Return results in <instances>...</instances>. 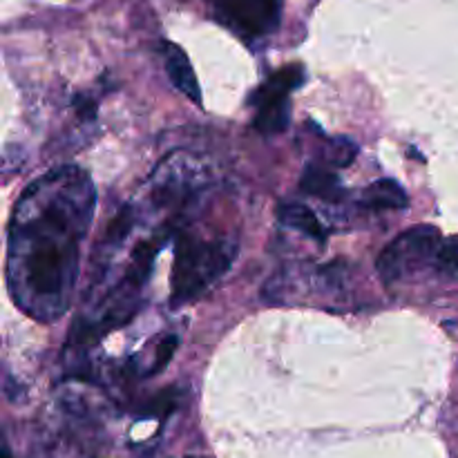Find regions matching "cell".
I'll use <instances>...</instances> for the list:
<instances>
[{"mask_svg": "<svg viewBox=\"0 0 458 458\" xmlns=\"http://www.w3.org/2000/svg\"><path fill=\"white\" fill-rule=\"evenodd\" d=\"M277 219H280L282 226L304 233V235L311 237V240L316 242L327 240L325 226H322L318 215L313 213L309 206L298 204V201H286V204H280V208H277Z\"/></svg>", "mask_w": 458, "mask_h": 458, "instance_id": "obj_8", "label": "cell"}, {"mask_svg": "<svg viewBox=\"0 0 458 458\" xmlns=\"http://www.w3.org/2000/svg\"><path fill=\"white\" fill-rule=\"evenodd\" d=\"M161 56H164L165 72H168V79L173 81L174 88L188 98V101L201 106V89L199 81H197L195 70H192V63L188 58V54L183 52L179 45L174 43H161Z\"/></svg>", "mask_w": 458, "mask_h": 458, "instance_id": "obj_6", "label": "cell"}, {"mask_svg": "<svg viewBox=\"0 0 458 458\" xmlns=\"http://www.w3.org/2000/svg\"><path fill=\"white\" fill-rule=\"evenodd\" d=\"M362 204L374 210H405L410 206V197H407L405 188L394 179H378L371 186H367Z\"/></svg>", "mask_w": 458, "mask_h": 458, "instance_id": "obj_9", "label": "cell"}, {"mask_svg": "<svg viewBox=\"0 0 458 458\" xmlns=\"http://www.w3.org/2000/svg\"><path fill=\"white\" fill-rule=\"evenodd\" d=\"M179 340H182V338H179V334H168L165 338L159 340V344H157V349H155V356H152L150 367H148L146 378H150V376H157L159 371H164L165 367H168V362L173 360L174 352H177Z\"/></svg>", "mask_w": 458, "mask_h": 458, "instance_id": "obj_11", "label": "cell"}, {"mask_svg": "<svg viewBox=\"0 0 458 458\" xmlns=\"http://www.w3.org/2000/svg\"><path fill=\"white\" fill-rule=\"evenodd\" d=\"M307 79L302 65H284L273 72L253 94L249 103L253 106V128L262 137L282 134L291 123V94Z\"/></svg>", "mask_w": 458, "mask_h": 458, "instance_id": "obj_4", "label": "cell"}, {"mask_svg": "<svg viewBox=\"0 0 458 458\" xmlns=\"http://www.w3.org/2000/svg\"><path fill=\"white\" fill-rule=\"evenodd\" d=\"M237 242L228 235L204 237L182 231L174 240V267L170 277V307L199 300L215 282L231 271L237 258Z\"/></svg>", "mask_w": 458, "mask_h": 458, "instance_id": "obj_2", "label": "cell"}, {"mask_svg": "<svg viewBox=\"0 0 458 458\" xmlns=\"http://www.w3.org/2000/svg\"><path fill=\"white\" fill-rule=\"evenodd\" d=\"M97 208V191L81 165H58L16 201L7 233V289L38 322L65 316L81 268V249Z\"/></svg>", "mask_w": 458, "mask_h": 458, "instance_id": "obj_1", "label": "cell"}, {"mask_svg": "<svg viewBox=\"0 0 458 458\" xmlns=\"http://www.w3.org/2000/svg\"><path fill=\"white\" fill-rule=\"evenodd\" d=\"M443 237L434 226L407 228L394 242H389L383 253L376 259V271L385 284H396L416 276L429 264L437 267L438 250H441Z\"/></svg>", "mask_w": 458, "mask_h": 458, "instance_id": "obj_3", "label": "cell"}, {"mask_svg": "<svg viewBox=\"0 0 458 458\" xmlns=\"http://www.w3.org/2000/svg\"><path fill=\"white\" fill-rule=\"evenodd\" d=\"M300 188H302L307 195L318 197V199L322 201H329V204H340V201L347 197V191H344L338 174H334L331 170L316 164H309L307 168H304L302 179H300Z\"/></svg>", "mask_w": 458, "mask_h": 458, "instance_id": "obj_7", "label": "cell"}, {"mask_svg": "<svg viewBox=\"0 0 458 458\" xmlns=\"http://www.w3.org/2000/svg\"><path fill=\"white\" fill-rule=\"evenodd\" d=\"M358 155V146L347 137H335L331 139L327 146V161L335 168H347Z\"/></svg>", "mask_w": 458, "mask_h": 458, "instance_id": "obj_10", "label": "cell"}, {"mask_svg": "<svg viewBox=\"0 0 458 458\" xmlns=\"http://www.w3.org/2000/svg\"><path fill=\"white\" fill-rule=\"evenodd\" d=\"M213 16L249 43L271 36L280 27L284 0H206Z\"/></svg>", "mask_w": 458, "mask_h": 458, "instance_id": "obj_5", "label": "cell"}]
</instances>
